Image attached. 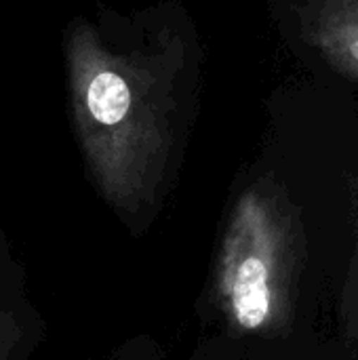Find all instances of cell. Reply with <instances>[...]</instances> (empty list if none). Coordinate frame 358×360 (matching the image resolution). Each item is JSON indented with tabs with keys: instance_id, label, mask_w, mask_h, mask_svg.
I'll list each match as a JSON object with an SVG mask.
<instances>
[{
	"instance_id": "cell-1",
	"label": "cell",
	"mask_w": 358,
	"mask_h": 360,
	"mask_svg": "<svg viewBox=\"0 0 358 360\" xmlns=\"http://www.w3.org/2000/svg\"><path fill=\"white\" fill-rule=\"evenodd\" d=\"M184 30L154 15L101 11L63 34L76 143L101 196L124 215L152 209L175 167L194 84Z\"/></svg>"
},
{
	"instance_id": "cell-2",
	"label": "cell",
	"mask_w": 358,
	"mask_h": 360,
	"mask_svg": "<svg viewBox=\"0 0 358 360\" xmlns=\"http://www.w3.org/2000/svg\"><path fill=\"white\" fill-rule=\"evenodd\" d=\"M295 278V226L285 198L257 184L236 200L215 266V300L232 329L274 333L287 323Z\"/></svg>"
},
{
	"instance_id": "cell-3",
	"label": "cell",
	"mask_w": 358,
	"mask_h": 360,
	"mask_svg": "<svg viewBox=\"0 0 358 360\" xmlns=\"http://www.w3.org/2000/svg\"><path fill=\"white\" fill-rule=\"evenodd\" d=\"M304 38L329 65L358 80V0H310Z\"/></svg>"
}]
</instances>
